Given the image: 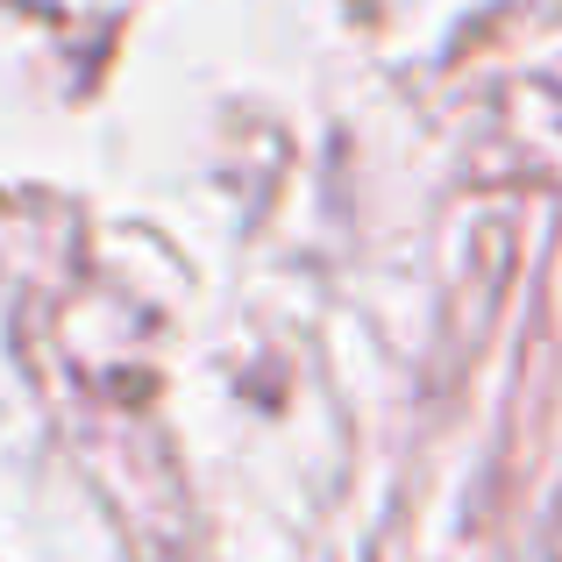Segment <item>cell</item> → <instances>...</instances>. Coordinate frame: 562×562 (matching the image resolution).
<instances>
[]
</instances>
